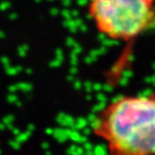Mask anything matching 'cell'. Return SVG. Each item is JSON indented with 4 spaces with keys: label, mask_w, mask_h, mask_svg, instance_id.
Returning a JSON list of instances; mask_svg holds the SVG:
<instances>
[{
    "label": "cell",
    "mask_w": 155,
    "mask_h": 155,
    "mask_svg": "<svg viewBox=\"0 0 155 155\" xmlns=\"http://www.w3.org/2000/svg\"><path fill=\"white\" fill-rule=\"evenodd\" d=\"M88 14L101 35L129 42L155 23V0H91Z\"/></svg>",
    "instance_id": "2"
},
{
    "label": "cell",
    "mask_w": 155,
    "mask_h": 155,
    "mask_svg": "<svg viewBox=\"0 0 155 155\" xmlns=\"http://www.w3.org/2000/svg\"><path fill=\"white\" fill-rule=\"evenodd\" d=\"M92 132L108 155H155V93L114 99L96 114Z\"/></svg>",
    "instance_id": "1"
}]
</instances>
